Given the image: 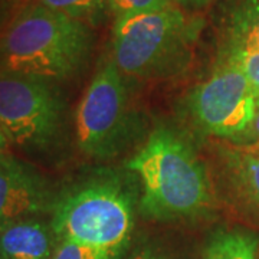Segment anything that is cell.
Here are the masks:
<instances>
[{
    "label": "cell",
    "mask_w": 259,
    "mask_h": 259,
    "mask_svg": "<svg viewBox=\"0 0 259 259\" xmlns=\"http://www.w3.org/2000/svg\"><path fill=\"white\" fill-rule=\"evenodd\" d=\"M127 168L139 177L140 209L150 219L200 218L212 209V183L206 167L192 144L175 130H154L130 158Z\"/></svg>",
    "instance_id": "1"
},
{
    "label": "cell",
    "mask_w": 259,
    "mask_h": 259,
    "mask_svg": "<svg viewBox=\"0 0 259 259\" xmlns=\"http://www.w3.org/2000/svg\"><path fill=\"white\" fill-rule=\"evenodd\" d=\"M94 32L40 3L19 12L0 37V71L58 82L74 78L88 64Z\"/></svg>",
    "instance_id": "2"
},
{
    "label": "cell",
    "mask_w": 259,
    "mask_h": 259,
    "mask_svg": "<svg viewBox=\"0 0 259 259\" xmlns=\"http://www.w3.org/2000/svg\"><path fill=\"white\" fill-rule=\"evenodd\" d=\"M203 20L176 3L115 19L112 64L124 76L157 79L185 72Z\"/></svg>",
    "instance_id": "3"
},
{
    "label": "cell",
    "mask_w": 259,
    "mask_h": 259,
    "mask_svg": "<svg viewBox=\"0 0 259 259\" xmlns=\"http://www.w3.org/2000/svg\"><path fill=\"white\" fill-rule=\"evenodd\" d=\"M134 199L115 177L83 182L58 199L51 223L59 241H72L118 258L134 229Z\"/></svg>",
    "instance_id": "4"
},
{
    "label": "cell",
    "mask_w": 259,
    "mask_h": 259,
    "mask_svg": "<svg viewBox=\"0 0 259 259\" xmlns=\"http://www.w3.org/2000/svg\"><path fill=\"white\" fill-rule=\"evenodd\" d=\"M134 118L125 76L108 59L94 75L76 110L79 151L95 160L120 156L134 136Z\"/></svg>",
    "instance_id": "5"
},
{
    "label": "cell",
    "mask_w": 259,
    "mask_h": 259,
    "mask_svg": "<svg viewBox=\"0 0 259 259\" xmlns=\"http://www.w3.org/2000/svg\"><path fill=\"white\" fill-rule=\"evenodd\" d=\"M258 95L248 76L231 59L218 55L210 75L193 87L186 108L196 127L228 140H243L256 111Z\"/></svg>",
    "instance_id": "6"
},
{
    "label": "cell",
    "mask_w": 259,
    "mask_h": 259,
    "mask_svg": "<svg viewBox=\"0 0 259 259\" xmlns=\"http://www.w3.org/2000/svg\"><path fill=\"white\" fill-rule=\"evenodd\" d=\"M64 102L52 82L0 71V130L10 146L48 147L58 136Z\"/></svg>",
    "instance_id": "7"
},
{
    "label": "cell",
    "mask_w": 259,
    "mask_h": 259,
    "mask_svg": "<svg viewBox=\"0 0 259 259\" xmlns=\"http://www.w3.org/2000/svg\"><path fill=\"white\" fill-rule=\"evenodd\" d=\"M55 202L40 173L10 154H0V225L52 212Z\"/></svg>",
    "instance_id": "8"
},
{
    "label": "cell",
    "mask_w": 259,
    "mask_h": 259,
    "mask_svg": "<svg viewBox=\"0 0 259 259\" xmlns=\"http://www.w3.org/2000/svg\"><path fill=\"white\" fill-rule=\"evenodd\" d=\"M218 55L238 65L259 98V0H235L225 18Z\"/></svg>",
    "instance_id": "9"
},
{
    "label": "cell",
    "mask_w": 259,
    "mask_h": 259,
    "mask_svg": "<svg viewBox=\"0 0 259 259\" xmlns=\"http://www.w3.org/2000/svg\"><path fill=\"white\" fill-rule=\"evenodd\" d=\"M58 243L52 223L42 216L0 225V259H51Z\"/></svg>",
    "instance_id": "10"
},
{
    "label": "cell",
    "mask_w": 259,
    "mask_h": 259,
    "mask_svg": "<svg viewBox=\"0 0 259 259\" xmlns=\"http://www.w3.org/2000/svg\"><path fill=\"white\" fill-rule=\"evenodd\" d=\"M228 166L236 190L252 207L259 210V144L232 150Z\"/></svg>",
    "instance_id": "11"
},
{
    "label": "cell",
    "mask_w": 259,
    "mask_h": 259,
    "mask_svg": "<svg viewBox=\"0 0 259 259\" xmlns=\"http://www.w3.org/2000/svg\"><path fill=\"white\" fill-rule=\"evenodd\" d=\"M259 239L243 229L219 231L209 241L203 259H256Z\"/></svg>",
    "instance_id": "12"
},
{
    "label": "cell",
    "mask_w": 259,
    "mask_h": 259,
    "mask_svg": "<svg viewBox=\"0 0 259 259\" xmlns=\"http://www.w3.org/2000/svg\"><path fill=\"white\" fill-rule=\"evenodd\" d=\"M48 9L64 13L69 18L94 26L107 19L110 12L108 0H36Z\"/></svg>",
    "instance_id": "13"
},
{
    "label": "cell",
    "mask_w": 259,
    "mask_h": 259,
    "mask_svg": "<svg viewBox=\"0 0 259 259\" xmlns=\"http://www.w3.org/2000/svg\"><path fill=\"white\" fill-rule=\"evenodd\" d=\"M51 259H117L111 253L72 241H59Z\"/></svg>",
    "instance_id": "14"
},
{
    "label": "cell",
    "mask_w": 259,
    "mask_h": 259,
    "mask_svg": "<svg viewBox=\"0 0 259 259\" xmlns=\"http://www.w3.org/2000/svg\"><path fill=\"white\" fill-rule=\"evenodd\" d=\"M170 3H175L173 0H108L110 12L117 18L156 10L167 6Z\"/></svg>",
    "instance_id": "15"
},
{
    "label": "cell",
    "mask_w": 259,
    "mask_h": 259,
    "mask_svg": "<svg viewBox=\"0 0 259 259\" xmlns=\"http://www.w3.org/2000/svg\"><path fill=\"white\" fill-rule=\"evenodd\" d=\"M130 259H168L166 255H163L160 250L154 249L151 246H143L133 252Z\"/></svg>",
    "instance_id": "16"
},
{
    "label": "cell",
    "mask_w": 259,
    "mask_h": 259,
    "mask_svg": "<svg viewBox=\"0 0 259 259\" xmlns=\"http://www.w3.org/2000/svg\"><path fill=\"white\" fill-rule=\"evenodd\" d=\"M173 2L187 12H194V10L203 9L206 6H209L213 0H173Z\"/></svg>",
    "instance_id": "17"
},
{
    "label": "cell",
    "mask_w": 259,
    "mask_h": 259,
    "mask_svg": "<svg viewBox=\"0 0 259 259\" xmlns=\"http://www.w3.org/2000/svg\"><path fill=\"white\" fill-rule=\"evenodd\" d=\"M243 140H250L253 143L259 144V98L256 101V111H255V117H253V121H252V125H250L248 134L245 136Z\"/></svg>",
    "instance_id": "18"
},
{
    "label": "cell",
    "mask_w": 259,
    "mask_h": 259,
    "mask_svg": "<svg viewBox=\"0 0 259 259\" xmlns=\"http://www.w3.org/2000/svg\"><path fill=\"white\" fill-rule=\"evenodd\" d=\"M10 147V143L6 139V136L3 134V131L0 130V154H9L8 150Z\"/></svg>",
    "instance_id": "19"
},
{
    "label": "cell",
    "mask_w": 259,
    "mask_h": 259,
    "mask_svg": "<svg viewBox=\"0 0 259 259\" xmlns=\"http://www.w3.org/2000/svg\"><path fill=\"white\" fill-rule=\"evenodd\" d=\"M9 2L10 0H0V13L6 9V6H8V3H9Z\"/></svg>",
    "instance_id": "20"
}]
</instances>
